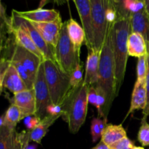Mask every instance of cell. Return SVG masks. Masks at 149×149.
<instances>
[{"instance_id":"14","label":"cell","mask_w":149,"mask_h":149,"mask_svg":"<svg viewBox=\"0 0 149 149\" xmlns=\"http://www.w3.org/2000/svg\"><path fill=\"white\" fill-rule=\"evenodd\" d=\"M8 61V60H7ZM3 86L13 94L27 90L26 84L20 77L16 68L8 61V65L1 74Z\"/></svg>"},{"instance_id":"11","label":"cell","mask_w":149,"mask_h":149,"mask_svg":"<svg viewBox=\"0 0 149 149\" xmlns=\"http://www.w3.org/2000/svg\"><path fill=\"white\" fill-rule=\"evenodd\" d=\"M9 29H10V33L13 36L14 42L17 45L28 49L30 52H33V54L37 55L39 58H40L43 61H45V59L43 54L38 49L37 47L35 45V44L32 41L31 38L29 36V33L21 26L12 23L10 20Z\"/></svg>"},{"instance_id":"4","label":"cell","mask_w":149,"mask_h":149,"mask_svg":"<svg viewBox=\"0 0 149 149\" xmlns=\"http://www.w3.org/2000/svg\"><path fill=\"white\" fill-rule=\"evenodd\" d=\"M43 64L45 77L52 104L62 107L72 90L70 76L64 73L58 64L51 60H45Z\"/></svg>"},{"instance_id":"25","label":"cell","mask_w":149,"mask_h":149,"mask_svg":"<svg viewBox=\"0 0 149 149\" xmlns=\"http://www.w3.org/2000/svg\"><path fill=\"white\" fill-rule=\"evenodd\" d=\"M107 125V122H105L100 117H94L91 121L90 125V133L93 143H95L98 139L101 138L102 134Z\"/></svg>"},{"instance_id":"30","label":"cell","mask_w":149,"mask_h":149,"mask_svg":"<svg viewBox=\"0 0 149 149\" xmlns=\"http://www.w3.org/2000/svg\"><path fill=\"white\" fill-rule=\"evenodd\" d=\"M13 131L5 125L0 127V149H7L10 136Z\"/></svg>"},{"instance_id":"35","label":"cell","mask_w":149,"mask_h":149,"mask_svg":"<svg viewBox=\"0 0 149 149\" xmlns=\"http://www.w3.org/2000/svg\"><path fill=\"white\" fill-rule=\"evenodd\" d=\"M47 114L50 115H62L63 112L62 111V107L61 106H55V105H50L47 108Z\"/></svg>"},{"instance_id":"32","label":"cell","mask_w":149,"mask_h":149,"mask_svg":"<svg viewBox=\"0 0 149 149\" xmlns=\"http://www.w3.org/2000/svg\"><path fill=\"white\" fill-rule=\"evenodd\" d=\"M147 61H148V71H147L146 79V89L147 95V103L145 109L143 111V117L146 118L149 116V55H147Z\"/></svg>"},{"instance_id":"39","label":"cell","mask_w":149,"mask_h":149,"mask_svg":"<svg viewBox=\"0 0 149 149\" xmlns=\"http://www.w3.org/2000/svg\"><path fill=\"white\" fill-rule=\"evenodd\" d=\"M71 1V0H53V1L56 4H58V5H61V4H64V3H66L68 1ZM74 1V0H73Z\"/></svg>"},{"instance_id":"6","label":"cell","mask_w":149,"mask_h":149,"mask_svg":"<svg viewBox=\"0 0 149 149\" xmlns=\"http://www.w3.org/2000/svg\"><path fill=\"white\" fill-rule=\"evenodd\" d=\"M93 29V49L101 52L108 31L106 17V0H91Z\"/></svg>"},{"instance_id":"9","label":"cell","mask_w":149,"mask_h":149,"mask_svg":"<svg viewBox=\"0 0 149 149\" xmlns=\"http://www.w3.org/2000/svg\"><path fill=\"white\" fill-rule=\"evenodd\" d=\"M12 39H13L12 53L10 54V56L5 58V59H13L19 61L31 73L32 76L36 77V73L43 61L33 52L17 45L14 42L13 36Z\"/></svg>"},{"instance_id":"28","label":"cell","mask_w":149,"mask_h":149,"mask_svg":"<svg viewBox=\"0 0 149 149\" xmlns=\"http://www.w3.org/2000/svg\"><path fill=\"white\" fill-rule=\"evenodd\" d=\"M84 81L83 77V63L81 62L77 65L75 69L70 75V83L73 89L79 87Z\"/></svg>"},{"instance_id":"29","label":"cell","mask_w":149,"mask_h":149,"mask_svg":"<svg viewBox=\"0 0 149 149\" xmlns=\"http://www.w3.org/2000/svg\"><path fill=\"white\" fill-rule=\"evenodd\" d=\"M7 149H23V137L20 133L14 130L11 134Z\"/></svg>"},{"instance_id":"10","label":"cell","mask_w":149,"mask_h":149,"mask_svg":"<svg viewBox=\"0 0 149 149\" xmlns=\"http://www.w3.org/2000/svg\"><path fill=\"white\" fill-rule=\"evenodd\" d=\"M81 26L85 31V45L87 49H93V29L92 21L91 0H74Z\"/></svg>"},{"instance_id":"40","label":"cell","mask_w":149,"mask_h":149,"mask_svg":"<svg viewBox=\"0 0 149 149\" xmlns=\"http://www.w3.org/2000/svg\"><path fill=\"white\" fill-rule=\"evenodd\" d=\"M3 88H4V86H3V81H2V76H1V73H0V95H1L3 91Z\"/></svg>"},{"instance_id":"15","label":"cell","mask_w":149,"mask_h":149,"mask_svg":"<svg viewBox=\"0 0 149 149\" xmlns=\"http://www.w3.org/2000/svg\"><path fill=\"white\" fill-rule=\"evenodd\" d=\"M16 13L23 18L33 23H47L53 22L61 18L59 11L55 9H42L38 8L36 10L29 11H17Z\"/></svg>"},{"instance_id":"42","label":"cell","mask_w":149,"mask_h":149,"mask_svg":"<svg viewBox=\"0 0 149 149\" xmlns=\"http://www.w3.org/2000/svg\"><path fill=\"white\" fill-rule=\"evenodd\" d=\"M133 149H145L143 148V147H141V146H134Z\"/></svg>"},{"instance_id":"23","label":"cell","mask_w":149,"mask_h":149,"mask_svg":"<svg viewBox=\"0 0 149 149\" xmlns=\"http://www.w3.org/2000/svg\"><path fill=\"white\" fill-rule=\"evenodd\" d=\"M4 125L11 130H15L17 124L23 119L20 109L14 103H12L6 111L4 116Z\"/></svg>"},{"instance_id":"21","label":"cell","mask_w":149,"mask_h":149,"mask_svg":"<svg viewBox=\"0 0 149 149\" xmlns=\"http://www.w3.org/2000/svg\"><path fill=\"white\" fill-rule=\"evenodd\" d=\"M128 55L140 58L147 55V46L143 36L136 32H131L127 39Z\"/></svg>"},{"instance_id":"33","label":"cell","mask_w":149,"mask_h":149,"mask_svg":"<svg viewBox=\"0 0 149 149\" xmlns=\"http://www.w3.org/2000/svg\"><path fill=\"white\" fill-rule=\"evenodd\" d=\"M87 98H88V103L96 107L97 101V92L95 85H91L89 87Z\"/></svg>"},{"instance_id":"26","label":"cell","mask_w":149,"mask_h":149,"mask_svg":"<svg viewBox=\"0 0 149 149\" xmlns=\"http://www.w3.org/2000/svg\"><path fill=\"white\" fill-rule=\"evenodd\" d=\"M147 71H148V61H147L146 55L138 58L136 69L137 79L135 82H145L146 79Z\"/></svg>"},{"instance_id":"19","label":"cell","mask_w":149,"mask_h":149,"mask_svg":"<svg viewBox=\"0 0 149 149\" xmlns=\"http://www.w3.org/2000/svg\"><path fill=\"white\" fill-rule=\"evenodd\" d=\"M147 103V95L146 89V81L142 83L135 82L132 90V97L130 109L125 116L126 119L130 113H132L137 110H143L145 109Z\"/></svg>"},{"instance_id":"8","label":"cell","mask_w":149,"mask_h":149,"mask_svg":"<svg viewBox=\"0 0 149 149\" xmlns=\"http://www.w3.org/2000/svg\"><path fill=\"white\" fill-rule=\"evenodd\" d=\"M10 20L12 23L21 26L27 31V33L31 38L33 43L37 47L38 49L41 51V52L43 54L45 60H51V61L56 63L55 48L51 45H48L44 40L39 32L36 30V28L33 26V25L30 21L19 16L16 13L15 10L12 11V15L11 17H10Z\"/></svg>"},{"instance_id":"27","label":"cell","mask_w":149,"mask_h":149,"mask_svg":"<svg viewBox=\"0 0 149 149\" xmlns=\"http://www.w3.org/2000/svg\"><path fill=\"white\" fill-rule=\"evenodd\" d=\"M138 140L143 146H149V124L146 118L141 119V126L138 133Z\"/></svg>"},{"instance_id":"45","label":"cell","mask_w":149,"mask_h":149,"mask_svg":"<svg viewBox=\"0 0 149 149\" xmlns=\"http://www.w3.org/2000/svg\"><path fill=\"white\" fill-rule=\"evenodd\" d=\"M42 1H45V0H42Z\"/></svg>"},{"instance_id":"1","label":"cell","mask_w":149,"mask_h":149,"mask_svg":"<svg viewBox=\"0 0 149 149\" xmlns=\"http://www.w3.org/2000/svg\"><path fill=\"white\" fill-rule=\"evenodd\" d=\"M131 33L130 17L116 20L111 27L112 47L115 67L116 95L123 84L128 60L127 39Z\"/></svg>"},{"instance_id":"3","label":"cell","mask_w":149,"mask_h":149,"mask_svg":"<svg viewBox=\"0 0 149 149\" xmlns=\"http://www.w3.org/2000/svg\"><path fill=\"white\" fill-rule=\"evenodd\" d=\"M89 87L82 83L77 88H72L62 106V119L68 123V130L72 134H77L85 122Z\"/></svg>"},{"instance_id":"37","label":"cell","mask_w":149,"mask_h":149,"mask_svg":"<svg viewBox=\"0 0 149 149\" xmlns=\"http://www.w3.org/2000/svg\"><path fill=\"white\" fill-rule=\"evenodd\" d=\"M0 15H1L5 19L9 18L7 15V13H6L5 7H4V5H3L2 3H1V0H0Z\"/></svg>"},{"instance_id":"43","label":"cell","mask_w":149,"mask_h":149,"mask_svg":"<svg viewBox=\"0 0 149 149\" xmlns=\"http://www.w3.org/2000/svg\"><path fill=\"white\" fill-rule=\"evenodd\" d=\"M111 1H113V3H115V4H116V1H117V0H111Z\"/></svg>"},{"instance_id":"22","label":"cell","mask_w":149,"mask_h":149,"mask_svg":"<svg viewBox=\"0 0 149 149\" xmlns=\"http://www.w3.org/2000/svg\"><path fill=\"white\" fill-rule=\"evenodd\" d=\"M127 132L122 125L107 124L102 134L100 141L110 146L117 141L126 138Z\"/></svg>"},{"instance_id":"34","label":"cell","mask_w":149,"mask_h":149,"mask_svg":"<svg viewBox=\"0 0 149 149\" xmlns=\"http://www.w3.org/2000/svg\"><path fill=\"white\" fill-rule=\"evenodd\" d=\"M24 123L26 127L28 128L29 130H31L33 128L36 127L41 121V119L36 116L35 115L33 116H29L27 117L24 118Z\"/></svg>"},{"instance_id":"31","label":"cell","mask_w":149,"mask_h":149,"mask_svg":"<svg viewBox=\"0 0 149 149\" xmlns=\"http://www.w3.org/2000/svg\"><path fill=\"white\" fill-rule=\"evenodd\" d=\"M134 143L126 137L109 146L110 149H133Z\"/></svg>"},{"instance_id":"20","label":"cell","mask_w":149,"mask_h":149,"mask_svg":"<svg viewBox=\"0 0 149 149\" xmlns=\"http://www.w3.org/2000/svg\"><path fill=\"white\" fill-rule=\"evenodd\" d=\"M60 117H62V115H50L48 114L43 119H41L39 123L36 127L29 131L30 141H33L36 143H41L44 137L47 135L49 131V127L52 126L55 121Z\"/></svg>"},{"instance_id":"2","label":"cell","mask_w":149,"mask_h":149,"mask_svg":"<svg viewBox=\"0 0 149 149\" xmlns=\"http://www.w3.org/2000/svg\"><path fill=\"white\" fill-rule=\"evenodd\" d=\"M108 26L107 35L103 48L100 52V63L98 69V81L95 85L98 86L104 92L106 97V116H108L114 99L117 97L116 93V79L112 47L111 27Z\"/></svg>"},{"instance_id":"12","label":"cell","mask_w":149,"mask_h":149,"mask_svg":"<svg viewBox=\"0 0 149 149\" xmlns=\"http://www.w3.org/2000/svg\"><path fill=\"white\" fill-rule=\"evenodd\" d=\"M13 103L15 104L21 111L23 119L36 114V98L33 89L25 90L13 95Z\"/></svg>"},{"instance_id":"13","label":"cell","mask_w":149,"mask_h":149,"mask_svg":"<svg viewBox=\"0 0 149 149\" xmlns=\"http://www.w3.org/2000/svg\"><path fill=\"white\" fill-rule=\"evenodd\" d=\"M31 23L39 32L44 40L48 45L55 48L58 42L60 32L63 25L62 18L58 19L55 21L47 22V23H33V22Z\"/></svg>"},{"instance_id":"36","label":"cell","mask_w":149,"mask_h":149,"mask_svg":"<svg viewBox=\"0 0 149 149\" xmlns=\"http://www.w3.org/2000/svg\"><path fill=\"white\" fill-rule=\"evenodd\" d=\"M91 149H110L109 148V146L106 145V143H104L103 142H102L101 141L97 144L95 147H93V148Z\"/></svg>"},{"instance_id":"44","label":"cell","mask_w":149,"mask_h":149,"mask_svg":"<svg viewBox=\"0 0 149 149\" xmlns=\"http://www.w3.org/2000/svg\"><path fill=\"white\" fill-rule=\"evenodd\" d=\"M138 1H142V2H143V0H138Z\"/></svg>"},{"instance_id":"16","label":"cell","mask_w":149,"mask_h":149,"mask_svg":"<svg viewBox=\"0 0 149 149\" xmlns=\"http://www.w3.org/2000/svg\"><path fill=\"white\" fill-rule=\"evenodd\" d=\"M87 61H86L85 76L83 84L87 86L95 85L98 81V69L100 63V52L94 49H87Z\"/></svg>"},{"instance_id":"38","label":"cell","mask_w":149,"mask_h":149,"mask_svg":"<svg viewBox=\"0 0 149 149\" xmlns=\"http://www.w3.org/2000/svg\"><path fill=\"white\" fill-rule=\"evenodd\" d=\"M143 4L144 9H145L146 12L149 17V0H143Z\"/></svg>"},{"instance_id":"5","label":"cell","mask_w":149,"mask_h":149,"mask_svg":"<svg viewBox=\"0 0 149 149\" xmlns=\"http://www.w3.org/2000/svg\"><path fill=\"white\" fill-rule=\"evenodd\" d=\"M55 49L56 63L64 73L70 76L81 61L68 36L66 22L63 25Z\"/></svg>"},{"instance_id":"7","label":"cell","mask_w":149,"mask_h":149,"mask_svg":"<svg viewBox=\"0 0 149 149\" xmlns=\"http://www.w3.org/2000/svg\"><path fill=\"white\" fill-rule=\"evenodd\" d=\"M33 89L34 90L36 105L35 116L42 119L44 117L47 116V108L52 104L49 89L45 77L43 62L41 64L36 73Z\"/></svg>"},{"instance_id":"24","label":"cell","mask_w":149,"mask_h":149,"mask_svg":"<svg viewBox=\"0 0 149 149\" xmlns=\"http://www.w3.org/2000/svg\"><path fill=\"white\" fill-rule=\"evenodd\" d=\"M9 23L10 17L5 19L0 15V61L4 58L8 43L9 38L7 35H10Z\"/></svg>"},{"instance_id":"17","label":"cell","mask_w":149,"mask_h":149,"mask_svg":"<svg viewBox=\"0 0 149 149\" xmlns=\"http://www.w3.org/2000/svg\"><path fill=\"white\" fill-rule=\"evenodd\" d=\"M131 32H136L143 36L147 46V55H149V17L145 9L132 13L130 16Z\"/></svg>"},{"instance_id":"41","label":"cell","mask_w":149,"mask_h":149,"mask_svg":"<svg viewBox=\"0 0 149 149\" xmlns=\"http://www.w3.org/2000/svg\"><path fill=\"white\" fill-rule=\"evenodd\" d=\"M3 125H4V118H3V116L2 117L0 116V127L3 126Z\"/></svg>"},{"instance_id":"18","label":"cell","mask_w":149,"mask_h":149,"mask_svg":"<svg viewBox=\"0 0 149 149\" xmlns=\"http://www.w3.org/2000/svg\"><path fill=\"white\" fill-rule=\"evenodd\" d=\"M66 22V28L68 36L74 45L77 55L80 57L81 48L83 44H85L86 34L82 26L77 20L71 17Z\"/></svg>"}]
</instances>
